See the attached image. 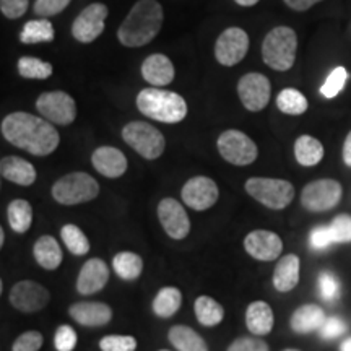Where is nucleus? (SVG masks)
<instances>
[{
	"instance_id": "nucleus-1",
	"label": "nucleus",
	"mask_w": 351,
	"mask_h": 351,
	"mask_svg": "<svg viewBox=\"0 0 351 351\" xmlns=\"http://www.w3.org/2000/svg\"><path fill=\"white\" fill-rule=\"evenodd\" d=\"M0 130L8 143L34 156L51 155L60 143L59 132L49 121L23 111L3 117Z\"/></svg>"
},
{
	"instance_id": "nucleus-2",
	"label": "nucleus",
	"mask_w": 351,
	"mask_h": 351,
	"mask_svg": "<svg viewBox=\"0 0 351 351\" xmlns=\"http://www.w3.org/2000/svg\"><path fill=\"white\" fill-rule=\"evenodd\" d=\"M163 20L165 13L160 2L138 0L119 26L117 38L127 47H142L156 38L163 26Z\"/></svg>"
},
{
	"instance_id": "nucleus-3",
	"label": "nucleus",
	"mask_w": 351,
	"mask_h": 351,
	"mask_svg": "<svg viewBox=\"0 0 351 351\" xmlns=\"http://www.w3.org/2000/svg\"><path fill=\"white\" fill-rule=\"evenodd\" d=\"M137 108L143 116L165 124H178L186 119L187 104L181 95L160 88H145L137 96Z\"/></svg>"
},
{
	"instance_id": "nucleus-4",
	"label": "nucleus",
	"mask_w": 351,
	"mask_h": 351,
	"mask_svg": "<svg viewBox=\"0 0 351 351\" xmlns=\"http://www.w3.org/2000/svg\"><path fill=\"white\" fill-rule=\"evenodd\" d=\"M298 36L289 26H276L262 43L263 62L276 72H287L296 60Z\"/></svg>"
},
{
	"instance_id": "nucleus-5",
	"label": "nucleus",
	"mask_w": 351,
	"mask_h": 351,
	"mask_svg": "<svg viewBox=\"0 0 351 351\" xmlns=\"http://www.w3.org/2000/svg\"><path fill=\"white\" fill-rule=\"evenodd\" d=\"M52 199L60 205H78L95 200L99 194V184L88 173L65 174L51 189Z\"/></svg>"
},
{
	"instance_id": "nucleus-6",
	"label": "nucleus",
	"mask_w": 351,
	"mask_h": 351,
	"mask_svg": "<svg viewBox=\"0 0 351 351\" xmlns=\"http://www.w3.org/2000/svg\"><path fill=\"white\" fill-rule=\"evenodd\" d=\"M245 192L270 210H283L295 199V187L287 179L251 178L245 181Z\"/></svg>"
},
{
	"instance_id": "nucleus-7",
	"label": "nucleus",
	"mask_w": 351,
	"mask_h": 351,
	"mask_svg": "<svg viewBox=\"0 0 351 351\" xmlns=\"http://www.w3.org/2000/svg\"><path fill=\"white\" fill-rule=\"evenodd\" d=\"M122 138L134 152H137L145 160H156L163 155L166 140L156 127L143 121H134L124 125Z\"/></svg>"
},
{
	"instance_id": "nucleus-8",
	"label": "nucleus",
	"mask_w": 351,
	"mask_h": 351,
	"mask_svg": "<svg viewBox=\"0 0 351 351\" xmlns=\"http://www.w3.org/2000/svg\"><path fill=\"white\" fill-rule=\"evenodd\" d=\"M217 147L223 160L234 166L252 165L258 156L256 142L244 132L236 129L223 132L218 137Z\"/></svg>"
},
{
	"instance_id": "nucleus-9",
	"label": "nucleus",
	"mask_w": 351,
	"mask_h": 351,
	"mask_svg": "<svg viewBox=\"0 0 351 351\" xmlns=\"http://www.w3.org/2000/svg\"><path fill=\"white\" fill-rule=\"evenodd\" d=\"M343 189L335 179H317L309 182L301 192V204L307 212H327L340 204Z\"/></svg>"
},
{
	"instance_id": "nucleus-10",
	"label": "nucleus",
	"mask_w": 351,
	"mask_h": 351,
	"mask_svg": "<svg viewBox=\"0 0 351 351\" xmlns=\"http://www.w3.org/2000/svg\"><path fill=\"white\" fill-rule=\"evenodd\" d=\"M36 109L51 124L69 125L77 117V104L65 91H47L36 101Z\"/></svg>"
},
{
	"instance_id": "nucleus-11",
	"label": "nucleus",
	"mask_w": 351,
	"mask_h": 351,
	"mask_svg": "<svg viewBox=\"0 0 351 351\" xmlns=\"http://www.w3.org/2000/svg\"><path fill=\"white\" fill-rule=\"evenodd\" d=\"M8 300L16 311L32 314L39 313L49 304L51 293L41 283L33 282V280H21V282L13 285Z\"/></svg>"
},
{
	"instance_id": "nucleus-12",
	"label": "nucleus",
	"mask_w": 351,
	"mask_h": 351,
	"mask_svg": "<svg viewBox=\"0 0 351 351\" xmlns=\"http://www.w3.org/2000/svg\"><path fill=\"white\" fill-rule=\"evenodd\" d=\"M249 51V36L244 29L231 26L219 34L215 44V57L225 67H232L244 59Z\"/></svg>"
},
{
	"instance_id": "nucleus-13",
	"label": "nucleus",
	"mask_w": 351,
	"mask_h": 351,
	"mask_svg": "<svg viewBox=\"0 0 351 351\" xmlns=\"http://www.w3.org/2000/svg\"><path fill=\"white\" fill-rule=\"evenodd\" d=\"M238 95L244 108L251 112H258L269 104L271 95L270 80L262 73H245L238 82Z\"/></svg>"
},
{
	"instance_id": "nucleus-14",
	"label": "nucleus",
	"mask_w": 351,
	"mask_h": 351,
	"mask_svg": "<svg viewBox=\"0 0 351 351\" xmlns=\"http://www.w3.org/2000/svg\"><path fill=\"white\" fill-rule=\"evenodd\" d=\"M181 197L189 208L205 212L217 204L219 191L213 179L207 178V176H195L184 184Z\"/></svg>"
},
{
	"instance_id": "nucleus-15",
	"label": "nucleus",
	"mask_w": 351,
	"mask_h": 351,
	"mask_svg": "<svg viewBox=\"0 0 351 351\" xmlns=\"http://www.w3.org/2000/svg\"><path fill=\"white\" fill-rule=\"evenodd\" d=\"M109 15L104 3H91L85 10L80 12L72 25V34L78 43H93L104 32V23Z\"/></svg>"
},
{
	"instance_id": "nucleus-16",
	"label": "nucleus",
	"mask_w": 351,
	"mask_h": 351,
	"mask_svg": "<svg viewBox=\"0 0 351 351\" xmlns=\"http://www.w3.org/2000/svg\"><path fill=\"white\" fill-rule=\"evenodd\" d=\"M158 219L171 239H186L191 232V219L186 208L171 197H166L158 204Z\"/></svg>"
},
{
	"instance_id": "nucleus-17",
	"label": "nucleus",
	"mask_w": 351,
	"mask_h": 351,
	"mask_svg": "<svg viewBox=\"0 0 351 351\" xmlns=\"http://www.w3.org/2000/svg\"><path fill=\"white\" fill-rule=\"evenodd\" d=\"M244 249L258 262H271L282 256L283 241L274 231L256 230L244 238Z\"/></svg>"
},
{
	"instance_id": "nucleus-18",
	"label": "nucleus",
	"mask_w": 351,
	"mask_h": 351,
	"mask_svg": "<svg viewBox=\"0 0 351 351\" xmlns=\"http://www.w3.org/2000/svg\"><path fill=\"white\" fill-rule=\"evenodd\" d=\"M109 282V267L103 258H90L83 263L77 278V291L82 296H91L106 287Z\"/></svg>"
},
{
	"instance_id": "nucleus-19",
	"label": "nucleus",
	"mask_w": 351,
	"mask_h": 351,
	"mask_svg": "<svg viewBox=\"0 0 351 351\" xmlns=\"http://www.w3.org/2000/svg\"><path fill=\"white\" fill-rule=\"evenodd\" d=\"M69 314L83 327H104L112 319V309L104 302H75L69 307Z\"/></svg>"
},
{
	"instance_id": "nucleus-20",
	"label": "nucleus",
	"mask_w": 351,
	"mask_h": 351,
	"mask_svg": "<svg viewBox=\"0 0 351 351\" xmlns=\"http://www.w3.org/2000/svg\"><path fill=\"white\" fill-rule=\"evenodd\" d=\"M91 163H93L95 169L104 178L117 179L125 174L127 171V158L119 148L114 147H99L96 148L91 155Z\"/></svg>"
},
{
	"instance_id": "nucleus-21",
	"label": "nucleus",
	"mask_w": 351,
	"mask_h": 351,
	"mask_svg": "<svg viewBox=\"0 0 351 351\" xmlns=\"http://www.w3.org/2000/svg\"><path fill=\"white\" fill-rule=\"evenodd\" d=\"M142 77L155 88L166 86L174 80V65L165 54H152L143 60Z\"/></svg>"
},
{
	"instance_id": "nucleus-22",
	"label": "nucleus",
	"mask_w": 351,
	"mask_h": 351,
	"mask_svg": "<svg viewBox=\"0 0 351 351\" xmlns=\"http://www.w3.org/2000/svg\"><path fill=\"white\" fill-rule=\"evenodd\" d=\"M275 315L269 302L254 301L245 309V326L247 330L256 337L269 335L274 328Z\"/></svg>"
},
{
	"instance_id": "nucleus-23",
	"label": "nucleus",
	"mask_w": 351,
	"mask_h": 351,
	"mask_svg": "<svg viewBox=\"0 0 351 351\" xmlns=\"http://www.w3.org/2000/svg\"><path fill=\"white\" fill-rule=\"evenodd\" d=\"M0 174L7 181L25 187L32 186L36 181L34 166L20 156H3L0 161Z\"/></svg>"
},
{
	"instance_id": "nucleus-24",
	"label": "nucleus",
	"mask_w": 351,
	"mask_h": 351,
	"mask_svg": "<svg viewBox=\"0 0 351 351\" xmlns=\"http://www.w3.org/2000/svg\"><path fill=\"white\" fill-rule=\"evenodd\" d=\"M301 261L295 254H288L276 262L274 270V287L276 291L288 293L300 283Z\"/></svg>"
},
{
	"instance_id": "nucleus-25",
	"label": "nucleus",
	"mask_w": 351,
	"mask_h": 351,
	"mask_svg": "<svg viewBox=\"0 0 351 351\" xmlns=\"http://www.w3.org/2000/svg\"><path fill=\"white\" fill-rule=\"evenodd\" d=\"M33 256L38 265L43 267L44 270L59 269L60 263L64 261L62 249H60L54 236L49 234H44L41 238H38L33 245Z\"/></svg>"
},
{
	"instance_id": "nucleus-26",
	"label": "nucleus",
	"mask_w": 351,
	"mask_h": 351,
	"mask_svg": "<svg viewBox=\"0 0 351 351\" xmlns=\"http://www.w3.org/2000/svg\"><path fill=\"white\" fill-rule=\"evenodd\" d=\"M326 313L317 304H304L293 313L289 324L296 333H309L320 330V327L326 322Z\"/></svg>"
},
{
	"instance_id": "nucleus-27",
	"label": "nucleus",
	"mask_w": 351,
	"mask_h": 351,
	"mask_svg": "<svg viewBox=\"0 0 351 351\" xmlns=\"http://www.w3.org/2000/svg\"><path fill=\"white\" fill-rule=\"evenodd\" d=\"M168 340L178 351H208L207 341L189 326L171 327Z\"/></svg>"
},
{
	"instance_id": "nucleus-28",
	"label": "nucleus",
	"mask_w": 351,
	"mask_h": 351,
	"mask_svg": "<svg viewBox=\"0 0 351 351\" xmlns=\"http://www.w3.org/2000/svg\"><path fill=\"white\" fill-rule=\"evenodd\" d=\"M182 293L176 287H165L158 291L152 302V309L155 315L161 319H169L181 309Z\"/></svg>"
},
{
	"instance_id": "nucleus-29",
	"label": "nucleus",
	"mask_w": 351,
	"mask_h": 351,
	"mask_svg": "<svg viewBox=\"0 0 351 351\" xmlns=\"http://www.w3.org/2000/svg\"><path fill=\"white\" fill-rule=\"evenodd\" d=\"M195 317L204 327H217L225 319V309L212 296L202 295L194 302Z\"/></svg>"
},
{
	"instance_id": "nucleus-30",
	"label": "nucleus",
	"mask_w": 351,
	"mask_h": 351,
	"mask_svg": "<svg viewBox=\"0 0 351 351\" xmlns=\"http://www.w3.org/2000/svg\"><path fill=\"white\" fill-rule=\"evenodd\" d=\"M295 156L301 166L311 168L322 161L324 145L311 135H301L295 142Z\"/></svg>"
},
{
	"instance_id": "nucleus-31",
	"label": "nucleus",
	"mask_w": 351,
	"mask_h": 351,
	"mask_svg": "<svg viewBox=\"0 0 351 351\" xmlns=\"http://www.w3.org/2000/svg\"><path fill=\"white\" fill-rule=\"evenodd\" d=\"M7 219L13 231L25 234L33 223V208L29 202L23 199L12 200L7 208Z\"/></svg>"
},
{
	"instance_id": "nucleus-32",
	"label": "nucleus",
	"mask_w": 351,
	"mask_h": 351,
	"mask_svg": "<svg viewBox=\"0 0 351 351\" xmlns=\"http://www.w3.org/2000/svg\"><path fill=\"white\" fill-rule=\"evenodd\" d=\"M112 269L122 280L132 282L137 280L143 271V258L138 254L130 251H122L112 258Z\"/></svg>"
},
{
	"instance_id": "nucleus-33",
	"label": "nucleus",
	"mask_w": 351,
	"mask_h": 351,
	"mask_svg": "<svg viewBox=\"0 0 351 351\" xmlns=\"http://www.w3.org/2000/svg\"><path fill=\"white\" fill-rule=\"evenodd\" d=\"M54 26L47 19L32 20L23 26L20 33V41L23 44H38L54 41Z\"/></svg>"
},
{
	"instance_id": "nucleus-34",
	"label": "nucleus",
	"mask_w": 351,
	"mask_h": 351,
	"mask_svg": "<svg viewBox=\"0 0 351 351\" xmlns=\"http://www.w3.org/2000/svg\"><path fill=\"white\" fill-rule=\"evenodd\" d=\"M276 108L288 116H301L307 111L309 103L301 91L295 90V88H285L276 96Z\"/></svg>"
},
{
	"instance_id": "nucleus-35",
	"label": "nucleus",
	"mask_w": 351,
	"mask_h": 351,
	"mask_svg": "<svg viewBox=\"0 0 351 351\" xmlns=\"http://www.w3.org/2000/svg\"><path fill=\"white\" fill-rule=\"evenodd\" d=\"M60 238H62L65 247L73 256H86L90 252V241L77 225H72V223L64 225L62 230H60Z\"/></svg>"
},
{
	"instance_id": "nucleus-36",
	"label": "nucleus",
	"mask_w": 351,
	"mask_h": 351,
	"mask_svg": "<svg viewBox=\"0 0 351 351\" xmlns=\"http://www.w3.org/2000/svg\"><path fill=\"white\" fill-rule=\"evenodd\" d=\"M19 73L23 78H34V80H46L52 75V65L49 62L38 59V57H20L19 59Z\"/></svg>"
},
{
	"instance_id": "nucleus-37",
	"label": "nucleus",
	"mask_w": 351,
	"mask_h": 351,
	"mask_svg": "<svg viewBox=\"0 0 351 351\" xmlns=\"http://www.w3.org/2000/svg\"><path fill=\"white\" fill-rule=\"evenodd\" d=\"M346 80H348V72H346L345 67L333 69L332 72L328 73L327 80L324 82V85L320 86V93H322L324 98L327 99L335 98V96L343 90Z\"/></svg>"
},
{
	"instance_id": "nucleus-38",
	"label": "nucleus",
	"mask_w": 351,
	"mask_h": 351,
	"mask_svg": "<svg viewBox=\"0 0 351 351\" xmlns=\"http://www.w3.org/2000/svg\"><path fill=\"white\" fill-rule=\"evenodd\" d=\"M101 351H135L137 339L132 335H106L99 340Z\"/></svg>"
},
{
	"instance_id": "nucleus-39",
	"label": "nucleus",
	"mask_w": 351,
	"mask_h": 351,
	"mask_svg": "<svg viewBox=\"0 0 351 351\" xmlns=\"http://www.w3.org/2000/svg\"><path fill=\"white\" fill-rule=\"evenodd\" d=\"M319 295L322 296L324 301H333L340 295V283L337 276L330 274V271H324L320 274L319 280Z\"/></svg>"
},
{
	"instance_id": "nucleus-40",
	"label": "nucleus",
	"mask_w": 351,
	"mask_h": 351,
	"mask_svg": "<svg viewBox=\"0 0 351 351\" xmlns=\"http://www.w3.org/2000/svg\"><path fill=\"white\" fill-rule=\"evenodd\" d=\"M77 332L67 324L57 327L56 335H54V346L57 351H73L77 346Z\"/></svg>"
},
{
	"instance_id": "nucleus-41",
	"label": "nucleus",
	"mask_w": 351,
	"mask_h": 351,
	"mask_svg": "<svg viewBox=\"0 0 351 351\" xmlns=\"http://www.w3.org/2000/svg\"><path fill=\"white\" fill-rule=\"evenodd\" d=\"M333 239L337 243H351V215H337L330 225Z\"/></svg>"
},
{
	"instance_id": "nucleus-42",
	"label": "nucleus",
	"mask_w": 351,
	"mask_h": 351,
	"mask_svg": "<svg viewBox=\"0 0 351 351\" xmlns=\"http://www.w3.org/2000/svg\"><path fill=\"white\" fill-rule=\"evenodd\" d=\"M43 333L38 330H28L13 341L12 351H39L43 346Z\"/></svg>"
},
{
	"instance_id": "nucleus-43",
	"label": "nucleus",
	"mask_w": 351,
	"mask_h": 351,
	"mask_svg": "<svg viewBox=\"0 0 351 351\" xmlns=\"http://www.w3.org/2000/svg\"><path fill=\"white\" fill-rule=\"evenodd\" d=\"M309 244L314 251H324V249L330 247L332 244H335V239H333L330 226L314 228V230L311 231Z\"/></svg>"
},
{
	"instance_id": "nucleus-44",
	"label": "nucleus",
	"mask_w": 351,
	"mask_h": 351,
	"mask_svg": "<svg viewBox=\"0 0 351 351\" xmlns=\"http://www.w3.org/2000/svg\"><path fill=\"white\" fill-rule=\"evenodd\" d=\"M226 351H270V348L269 345H267V341L252 335L236 339L230 346H228Z\"/></svg>"
},
{
	"instance_id": "nucleus-45",
	"label": "nucleus",
	"mask_w": 351,
	"mask_h": 351,
	"mask_svg": "<svg viewBox=\"0 0 351 351\" xmlns=\"http://www.w3.org/2000/svg\"><path fill=\"white\" fill-rule=\"evenodd\" d=\"M72 0H36L34 3V12L36 15L47 19V16H54L67 8Z\"/></svg>"
},
{
	"instance_id": "nucleus-46",
	"label": "nucleus",
	"mask_w": 351,
	"mask_h": 351,
	"mask_svg": "<svg viewBox=\"0 0 351 351\" xmlns=\"http://www.w3.org/2000/svg\"><path fill=\"white\" fill-rule=\"evenodd\" d=\"M29 0H0V10L10 20L23 16L28 10Z\"/></svg>"
},
{
	"instance_id": "nucleus-47",
	"label": "nucleus",
	"mask_w": 351,
	"mask_h": 351,
	"mask_svg": "<svg viewBox=\"0 0 351 351\" xmlns=\"http://www.w3.org/2000/svg\"><path fill=\"white\" fill-rule=\"evenodd\" d=\"M319 332H320V337H322L324 340L337 339V337L343 335V333L346 332V324L340 317H327Z\"/></svg>"
},
{
	"instance_id": "nucleus-48",
	"label": "nucleus",
	"mask_w": 351,
	"mask_h": 351,
	"mask_svg": "<svg viewBox=\"0 0 351 351\" xmlns=\"http://www.w3.org/2000/svg\"><path fill=\"white\" fill-rule=\"evenodd\" d=\"M319 2H322V0H285V3L296 12H304Z\"/></svg>"
},
{
	"instance_id": "nucleus-49",
	"label": "nucleus",
	"mask_w": 351,
	"mask_h": 351,
	"mask_svg": "<svg viewBox=\"0 0 351 351\" xmlns=\"http://www.w3.org/2000/svg\"><path fill=\"white\" fill-rule=\"evenodd\" d=\"M343 161L348 168H351V130L350 134L346 135L345 143H343Z\"/></svg>"
},
{
	"instance_id": "nucleus-50",
	"label": "nucleus",
	"mask_w": 351,
	"mask_h": 351,
	"mask_svg": "<svg viewBox=\"0 0 351 351\" xmlns=\"http://www.w3.org/2000/svg\"><path fill=\"white\" fill-rule=\"evenodd\" d=\"M234 2L241 7H254L256 3H258V0H234Z\"/></svg>"
},
{
	"instance_id": "nucleus-51",
	"label": "nucleus",
	"mask_w": 351,
	"mask_h": 351,
	"mask_svg": "<svg viewBox=\"0 0 351 351\" xmlns=\"http://www.w3.org/2000/svg\"><path fill=\"white\" fill-rule=\"evenodd\" d=\"M340 350L341 351H351V339H348V340H345L343 343H341V346H340Z\"/></svg>"
},
{
	"instance_id": "nucleus-52",
	"label": "nucleus",
	"mask_w": 351,
	"mask_h": 351,
	"mask_svg": "<svg viewBox=\"0 0 351 351\" xmlns=\"http://www.w3.org/2000/svg\"><path fill=\"white\" fill-rule=\"evenodd\" d=\"M5 244V232H3L2 228H0V245Z\"/></svg>"
},
{
	"instance_id": "nucleus-53",
	"label": "nucleus",
	"mask_w": 351,
	"mask_h": 351,
	"mask_svg": "<svg viewBox=\"0 0 351 351\" xmlns=\"http://www.w3.org/2000/svg\"><path fill=\"white\" fill-rule=\"evenodd\" d=\"M285 351H300V350H295V348H288V350H285Z\"/></svg>"
},
{
	"instance_id": "nucleus-54",
	"label": "nucleus",
	"mask_w": 351,
	"mask_h": 351,
	"mask_svg": "<svg viewBox=\"0 0 351 351\" xmlns=\"http://www.w3.org/2000/svg\"><path fill=\"white\" fill-rule=\"evenodd\" d=\"M158 351H169V350H158Z\"/></svg>"
}]
</instances>
